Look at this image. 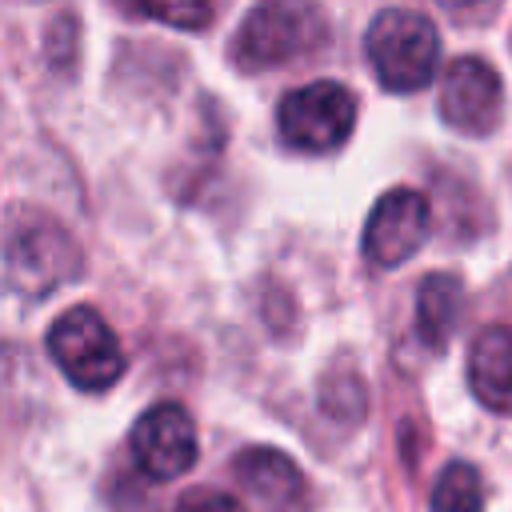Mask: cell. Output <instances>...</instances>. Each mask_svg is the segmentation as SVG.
Returning a JSON list of instances; mask_svg holds the SVG:
<instances>
[{"mask_svg":"<svg viewBox=\"0 0 512 512\" xmlns=\"http://www.w3.org/2000/svg\"><path fill=\"white\" fill-rule=\"evenodd\" d=\"M236 476H240V484L264 508H276V512L296 508L300 496H304L300 468L284 452H276V448H248V452H240L236 456Z\"/></svg>","mask_w":512,"mask_h":512,"instance_id":"9c48e42d","label":"cell"},{"mask_svg":"<svg viewBox=\"0 0 512 512\" xmlns=\"http://www.w3.org/2000/svg\"><path fill=\"white\" fill-rule=\"evenodd\" d=\"M324 28L328 20L316 4H288V0L256 4L232 40V56L240 68H276L320 48L328 36Z\"/></svg>","mask_w":512,"mask_h":512,"instance_id":"7a4b0ae2","label":"cell"},{"mask_svg":"<svg viewBox=\"0 0 512 512\" xmlns=\"http://www.w3.org/2000/svg\"><path fill=\"white\" fill-rule=\"evenodd\" d=\"M132 460L148 480H180L196 464V424L192 416L164 400L152 404L136 424H132Z\"/></svg>","mask_w":512,"mask_h":512,"instance_id":"8992f818","label":"cell"},{"mask_svg":"<svg viewBox=\"0 0 512 512\" xmlns=\"http://www.w3.org/2000/svg\"><path fill=\"white\" fill-rule=\"evenodd\" d=\"M468 384L492 412H512V328L488 324L468 348Z\"/></svg>","mask_w":512,"mask_h":512,"instance_id":"ba28073f","label":"cell"},{"mask_svg":"<svg viewBox=\"0 0 512 512\" xmlns=\"http://www.w3.org/2000/svg\"><path fill=\"white\" fill-rule=\"evenodd\" d=\"M428 228H432V212H428L424 192H416V188L384 192L372 204L368 224H364V240H360L368 264H376V268L404 264L428 240Z\"/></svg>","mask_w":512,"mask_h":512,"instance_id":"52a82bcc","label":"cell"},{"mask_svg":"<svg viewBox=\"0 0 512 512\" xmlns=\"http://www.w3.org/2000/svg\"><path fill=\"white\" fill-rule=\"evenodd\" d=\"M48 352L60 364V372L84 388V392H104L124 376V348L116 340V332L108 328V320L80 304L68 308L52 328H48Z\"/></svg>","mask_w":512,"mask_h":512,"instance_id":"3957f363","label":"cell"},{"mask_svg":"<svg viewBox=\"0 0 512 512\" xmlns=\"http://www.w3.org/2000/svg\"><path fill=\"white\" fill-rule=\"evenodd\" d=\"M132 12L152 16V20H168V24H180V28H200V24L212 20L208 4H136Z\"/></svg>","mask_w":512,"mask_h":512,"instance_id":"7c38bea8","label":"cell"},{"mask_svg":"<svg viewBox=\"0 0 512 512\" xmlns=\"http://www.w3.org/2000/svg\"><path fill=\"white\" fill-rule=\"evenodd\" d=\"M460 300H464V292H460V280L456 276L428 272L420 280V288H416V332L432 348H440L452 336L456 316H460Z\"/></svg>","mask_w":512,"mask_h":512,"instance_id":"30bf717a","label":"cell"},{"mask_svg":"<svg viewBox=\"0 0 512 512\" xmlns=\"http://www.w3.org/2000/svg\"><path fill=\"white\" fill-rule=\"evenodd\" d=\"M504 84L480 56H456L440 80V120L464 136H484L500 124Z\"/></svg>","mask_w":512,"mask_h":512,"instance_id":"5b68a950","label":"cell"},{"mask_svg":"<svg viewBox=\"0 0 512 512\" xmlns=\"http://www.w3.org/2000/svg\"><path fill=\"white\" fill-rule=\"evenodd\" d=\"M364 52L388 92H416L440 64V32L416 8H384L368 24Z\"/></svg>","mask_w":512,"mask_h":512,"instance_id":"6da1fadb","label":"cell"},{"mask_svg":"<svg viewBox=\"0 0 512 512\" xmlns=\"http://www.w3.org/2000/svg\"><path fill=\"white\" fill-rule=\"evenodd\" d=\"M276 124L284 144L300 152H332L352 136L356 96L340 80H312L304 88H292L280 100Z\"/></svg>","mask_w":512,"mask_h":512,"instance_id":"277c9868","label":"cell"},{"mask_svg":"<svg viewBox=\"0 0 512 512\" xmlns=\"http://www.w3.org/2000/svg\"><path fill=\"white\" fill-rule=\"evenodd\" d=\"M480 504H484L480 472L464 460H452L432 488V512H480Z\"/></svg>","mask_w":512,"mask_h":512,"instance_id":"8fae6325","label":"cell"},{"mask_svg":"<svg viewBox=\"0 0 512 512\" xmlns=\"http://www.w3.org/2000/svg\"><path fill=\"white\" fill-rule=\"evenodd\" d=\"M176 512H244V504H240L236 496H228V492L196 488V492H188V496L176 504Z\"/></svg>","mask_w":512,"mask_h":512,"instance_id":"4fadbf2b","label":"cell"}]
</instances>
